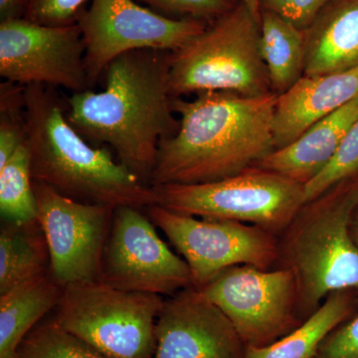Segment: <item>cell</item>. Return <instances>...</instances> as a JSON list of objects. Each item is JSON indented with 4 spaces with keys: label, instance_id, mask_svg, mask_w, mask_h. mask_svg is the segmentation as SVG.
<instances>
[{
    "label": "cell",
    "instance_id": "9c48e42d",
    "mask_svg": "<svg viewBox=\"0 0 358 358\" xmlns=\"http://www.w3.org/2000/svg\"><path fill=\"white\" fill-rule=\"evenodd\" d=\"M148 217L169 238L192 272V286L202 288L226 268L249 265L268 270L279 257V244L270 231L243 222L199 219L147 207Z\"/></svg>",
    "mask_w": 358,
    "mask_h": 358
},
{
    "label": "cell",
    "instance_id": "d4e9b609",
    "mask_svg": "<svg viewBox=\"0 0 358 358\" xmlns=\"http://www.w3.org/2000/svg\"><path fill=\"white\" fill-rule=\"evenodd\" d=\"M358 176V117L348 129L329 166L303 185L305 204L322 196L341 181Z\"/></svg>",
    "mask_w": 358,
    "mask_h": 358
},
{
    "label": "cell",
    "instance_id": "1f68e13d",
    "mask_svg": "<svg viewBox=\"0 0 358 358\" xmlns=\"http://www.w3.org/2000/svg\"><path fill=\"white\" fill-rule=\"evenodd\" d=\"M350 231H352L353 239L358 246V208L353 213L352 222H350Z\"/></svg>",
    "mask_w": 358,
    "mask_h": 358
},
{
    "label": "cell",
    "instance_id": "7a4b0ae2",
    "mask_svg": "<svg viewBox=\"0 0 358 358\" xmlns=\"http://www.w3.org/2000/svg\"><path fill=\"white\" fill-rule=\"evenodd\" d=\"M277 98L206 92L173 99L180 126L160 143L150 185L213 182L256 166L275 150Z\"/></svg>",
    "mask_w": 358,
    "mask_h": 358
},
{
    "label": "cell",
    "instance_id": "484cf974",
    "mask_svg": "<svg viewBox=\"0 0 358 358\" xmlns=\"http://www.w3.org/2000/svg\"><path fill=\"white\" fill-rule=\"evenodd\" d=\"M162 13L178 14L185 18L215 21L238 6L236 0H140Z\"/></svg>",
    "mask_w": 358,
    "mask_h": 358
},
{
    "label": "cell",
    "instance_id": "44dd1931",
    "mask_svg": "<svg viewBox=\"0 0 358 358\" xmlns=\"http://www.w3.org/2000/svg\"><path fill=\"white\" fill-rule=\"evenodd\" d=\"M260 51L273 93H286L305 75V32L277 14L262 10Z\"/></svg>",
    "mask_w": 358,
    "mask_h": 358
},
{
    "label": "cell",
    "instance_id": "ffe728a7",
    "mask_svg": "<svg viewBox=\"0 0 358 358\" xmlns=\"http://www.w3.org/2000/svg\"><path fill=\"white\" fill-rule=\"evenodd\" d=\"M50 272V255L38 220L2 221L0 229V294Z\"/></svg>",
    "mask_w": 358,
    "mask_h": 358
},
{
    "label": "cell",
    "instance_id": "f1b7e54d",
    "mask_svg": "<svg viewBox=\"0 0 358 358\" xmlns=\"http://www.w3.org/2000/svg\"><path fill=\"white\" fill-rule=\"evenodd\" d=\"M313 358H358V313L336 327Z\"/></svg>",
    "mask_w": 358,
    "mask_h": 358
},
{
    "label": "cell",
    "instance_id": "8992f818",
    "mask_svg": "<svg viewBox=\"0 0 358 358\" xmlns=\"http://www.w3.org/2000/svg\"><path fill=\"white\" fill-rule=\"evenodd\" d=\"M164 301L100 281L69 285L52 320L110 358H154L155 324Z\"/></svg>",
    "mask_w": 358,
    "mask_h": 358
},
{
    "label": "cell",
    "instance_id": "4316f807",
    "mask_svg": "<svg viewBox=\"0 0 358 358\" xmlns=\"http://www.w3.org/2000/svg\"><path fill=\"white\" fill-rule=\"evenodd\" d=\"M86 0H27L23 17L39 24L69 25L76 22Z\"/></svg>",
    "mask_w": 358,
    "mask_h": 358
},
{
    "label": "cell",
    "instance_id": "ac0fdd59",
    "mask_svg": "<svg viewBox=\"0 0 358 358\" xmlns=\"http://www.w3.org/2000/svg\"><path fill=\"white\" fill-rule=\"evenodd\" d=\"M62 294L49 272L0 294V358H16L23 339L55 310Z\"/></svg>",
    "mask_w": 358,
    "mask_h": 358
},
{
    "label": "cell",
    "instance_id": "83f0119b",
    "mask_svg": "<svg viewBox=\"0 0 358 358\" xmlns=\"http://www.w3.org/2000/svg\"><path fill=\"white\" fill-rule=\"evenodd\" d=\"M333 0H260L261 9L270 11L299 29L307 30L320 11Z\"/></svg>",
    "mask_w": 358,
    "mask_h": 358
},
{
    "label": "cell",
    "instance_id": "8fae6325",
    "mask_svg": "<svg viewBox=\"0 0 358 358\" xmlns=\"http://www.w3.org/2000/svg\"><path fill=\"white\" fill-rule=\"evenodd\" d=\"M99 281L122 291L173 296L192 286L190 268L141 208H115Z\"/></svg>",
    "mask_w": 358,
    "mask_h": 358
},
{
    "label": "cell",
    "instance_id": "cb8c5ba5",
    "mask_svg": "<svg viewBox=\"0 0 358 358\" xmlns=\"http://www.w3.org/2000/svg\"><path fill=\"white\" fill-rule=\"evenodd\" d=\"M0 167L27 138L25 117V87L4 82L0 88Z\"/></svg>",
    "mask_w": 358,
    "mask_h": 358
},
{
    "label": "cell",
    "instance_id": "5b68a950",
    "mask_svg": "<svg viewBox=\"0 0 358 358\" xmlns=\"http://www.w3.org/2000/svg\"><path fill=\"white\" fill-rule=\"evenodd\" d=\"M173 98L230 92L250 98L273 94L260 51V22L243 3L169 53Z\"/></svg>",
    "mask_w": 358,
    "mask_h": 358
},
{
    "label": "cell",
    "instance_id": "5bb4252c",
    "mask_svg": "<svg viewBox=\"0 0 358 358\" xmlns=\"http://www.w3.org/2000/svg\"><path fill=\"white\" fill-rule=\"evenodd\" d=\"M154 358H245L247 345L201 289L187 287L164 301L155 324Z\"/></svg>",
    "mask_w": 358,
    "mask_h": 358
},
{
    "label": "cell",
    "instance_id": "30bf717a",
    "mask_svg": "<svg viewBox=\"0 0 358 358\" xmlns=\"http://www.w3.org/2000/svg\"><path fill=\"white\" fill-rule=\"evenodd\" d=\"M200 289L225 313L247 346L272 345L303 322L296 279L289 268L234 266Z\"/></svg>",
    "mask_w": 358,
    "mask_h": 358
},
{
    "label": "cell",
    "instance_id": "7402d4cb",
    "mask_svg": "<svg viewBox=\"0 0 358 358\" xmlns=\"http://www.w3.org/2000/svg\"><path fill=\"white\" fill-rule=\"evenodd\" d=\"M0 213L2 221L27 223L37 220L38 207L26 143L0 167Z\"/></svg>",
    "mask_w": 358,
    "mask_h": 358
},
{
    "label": "cell",
    "instance_id": "d6986e66",
    "mask_svg": "<svg viewBox=\"0 0 358 358\" xmlns=\"http://www.w3.org/2000/svg\"><path fill=\"white\" fill-rule=\"evenodd\" d=\"M358 306V289L329 294L300 327L272 345L247 346L245 358H313L320 345L336 327L352 315Z\"/></svg>",
    "mask_w": 358,
    "mask_h": 358
},
{
    "label": "cell",
    "instance_id": "277c9868",
    "mask_svg": "<svg viewBox=\"0 0 358 358\" xmlns=\"http://www.w3.org/2000/svg\"><path fill=\"white\" fill-rule=\"evenodd\" d=\"M357 208L358 176L303 205L279 246L307 319L329 294L358 289V246L350 231Z\"/></svg>",
    "mask_w": 358,
    "mask_h": 358
},
{
    "label": "cell",
    "instance_id": "f546056e",
    "mask_svg": "<svg viewBox=\"0 0 358 358\" xmlns=\"http://www.w3.org/2000/svg\"><path fill=\"white\" fill-rule=\"evenodd\" d=\"M26 3L27 0H0V20L23 17Z\"/></svg>",
    "mask_w": 358,
    "mask_h": 358
},
{
    "label": "cell",
    "instance_id": "ba28073f",
    "mask_svg": "<svg viewBox=\"0 0 358 358\" xmlns=\"http://www.w3.org/2000/svg\"><path fill=\"white\" fill-rule=\"evenodd\" d=\"M76 22L85 43V67L90 86L96 84L113 60L136 50L173 52L206 29L192 18H171L134 0H92Z\"/></svg>",
    "mask_w": 358,
    "mask_h": 358
},
{
    "label": "cell",
    "instance_id": "7c38bea8",
    "mask_svg": "<svg viewBox=\"0 0 358 358\" xmlns=\"http://www.w3.org/2000/svg\"><path fill=\"white\" fill-rule=\"evenodd\" d=\"M0 76L10 83L91 90L85 43L77 22L39 24L24 17L0 22Z\"/></svg>",
    "mask_w": 358,
    "mask_h": 358
},
{
    "label": "cell",
    "instance_id": "4dcf8cb0",
    "mask_svg": "<svg viewBox=\"0 0 358 358\" xmlns=\"http://www.w3.org/2000/svg\"><path fill=\"white\" fill-rule=\"evenodd\" d=\"M241 2L249 9L252 15H253L259 22H261V13H262V9H261L260 0H241Z\"/></svg>",
    "mask_w": 358,
    "mask_h": 358
},
{
    "label": "cell",
    "instance_id": "4fadbf2b",
    "mask_svg": "<svg viewBox=\"0 0 358 358\" xmlns=\"http://www.w3.org/2000/svg\"><path fill=\"white\" fill-rule=\"evenodd\" d=\"M33 186L52 277L63 288L99 281L115 208L76 201L44 183Z\"/></svg>",
    "mask_w": 358,
    "mask_h": 358
},
{
    "label": "cell",
    "instance_id": "52a82bcc",
    "mask_svg": "<svg viewBox=\"0 0 358 358\" xmlns=\"http://www.w3.org/2000/svg\"><path fill=\"white\" fill-rule=\"evenodd\" d=\"M152 188L155 204L169 210L252 223L272 233L288 228L305 205L303 185L258 166L213 182Z\"/></svg>",
    "mask_w": 358,
    "mask_h": 358
},
{
    "label": "cell",
    "instance_id": "2e32d148",
    "mask_svg": "<svg viewBox=\"0 0 358 358\" xmlns=\"http://www.w3.org/2000/svg\"><path fill=\"white\" fill-rule=\"evenodd\" d=\"M357 117L358 98L313 124L294 143L271 152L256 166L307 185L329 166Z\"/></svg>",
    "mask_w": 358,
    "mask_h": 358
},
{
    "label": "cell",
    "instance_id": "9a60e30c",
    "mask_svg": "<svg viewBox=\"0 0 358 358\" xmlns=\"http://www.w3.org/2000/svg\"><path fill=\"white\" fill-rule=\"evenodd\" d=\"M358 98V68L303 76L278 96L274 110L275 150L294 143L310 127Z\"/></svg>",
    "mask_w": 358,
    "mask_h": 358
},
{
    "label": "cell",
    "instance_id": "6da1fadb",
    "mask_svg": "<svg viewBox=\"0 0 358 358\" xmlns=\"http://www.w3.org/2000/svg\"><path fill=\"white\" fill-rule=\"evenodd\" d=\"M169 52L136 50L113 60L105 89L73 93L67 119L87 141L108 145L117 160L150 185L162 141L180 122L169 88Z\"/></svg>",
    "mask_w": 358,
    "mask_h": 358
},
{
    "label": "cell",
    "instance_id": "3957f363",
    "mask_svg": "<svg viewBox=\"0 0 358 358\" xmlns=\"http://www.w3.org/2000/svg\"><path fill=\"white\" fill-rule=\"evenodd\" d=\"M53 87H25L26 145L33 181L76 201L117 208L155 204L152 186L143 183L106 148L92 147L67 119Z\"/></svg>",
    "mask_w": 358,
    "mask_h": 358
},
{
    "label": "cell",
    "instance_id": "603a6c76",
    "mask_svg": "<svg viewBox=\"0 0 358 358\" xmlns=\"http://www.w3.org/2000/svg\"><path fill=\"white\" fill-rule=\"evenodd\" d=\"M16 358H110L68 333L53 320L40 322L26 336Z\"/></svg>",
    "mask_w": 358,
    "mask_h": 358
},
{
    "label": "cell",
    "instance_id": "e0dca14e",
    "mask_svg": "<svg viewBox=\"0 0 358 358\" xmlns=\"http://www.w3.org/2000/svg\"><path fill=\"white\" fill-rule=\"evenodd\" d=\"M303 32V76H320L358 68V0H333Z\"/></svg>",
    "mask_w": 358,
    "mask_h": 358
}]
</instances>
